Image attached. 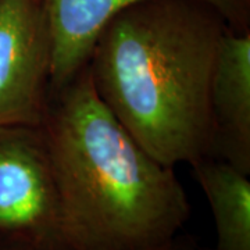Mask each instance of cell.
I'll return each instance as SVG.
<instances>
[{"label":"cell","instance_id":"6da1fadb","mask_svg":"<svg viewBox=\"0 0 250 250\" xmlns=\"http://www.w3.org/2000/svg\"><path fill=\"white\" fill-rule=\"evenodd\" d=\"M228 28L203 0H143L110 18L92 47L98 96L167 167L213 157L210 86Z\"/></svg>","mask_w":250,"mask_h":250},{"label":"cell","instance_id":"7a4b0ae2","mask_svg":"<svg viewBox=\"0 0 250 250\" xmlns=\"http://www.w3.org/2000/svg\"><path fill=\"white\" fill-rule=\"evenodd\" d=\"M41 126L59 195L56 250H157L181 233L190 203L175 168L120 124L86 65L50 89Z\"/></svg>","mask_w":250,"mask_h":250},{"label":"cell","instance_id":"3957f363","mask_svg":"<svg viewBox=\"0 0 250 250\" xmlns=\"http://www.w3.org/2000/svg\"><path fill=\"white\" fill-rule=\"evenodd\" d=\"M59 195L41 125L0 126V245L56 250Z\"/></svg>","mask_w":250,"mask_h":250},{"label":"cell","instance_id":"277c9868","mask_svg":"<svg viewBox=\"0 0 250 250\" xmlns=\"http://www.w3.org/2000/svg\"><path fill=\"white\" fill-rule=\"evenodd\" d=\"M52 59L42 0H0V126L42 124Z\"/></svg>","mask_w":250,"mask_h":250},{"label":"cell","instance_id":"5b68a950","mask_svg":"<svg viewBox=\"0 0 250 250\" xmlns=\"http://www.w3.org/2000/svg\"><path fill=\"white\" fill-rule=\"evenodd\" d=\"M143 0H42L49 21L53 59L50 89L67 83L86 65L99 32L110 18ZM235 31L250 29V0H203Z\"/></svg>","mask_w":250,"mask_h":250},{"label":"cell","instance_id":"8992f818","mask_svg":"<svg viewBox=\"0 0 250 250\" xmlns=\"http://www.w3.org/2000/svg\"><path fill=\"white\" fill-rule=\"evenodd\" d=\"M213 157L250 174V29L221 38L210 86Z\"/></svg>","mask_w":250,"mask_h":250},{"label":"cell","instance_id":"52a82bcc","mask_svg":"<svg viewBox=\"0 0 250 250\" xmlns=\"http://www.w3.org/2000/svg\"><path fill=\"white\" fill-rule=\"evenodd\" d=\"M192 168L214 217L213 250H250L249 175L215 157L196 161Z\"/></svg>","mask_w":250,"mask_h":250},{"label":"cell","instance_id":"ba28073f","mask_svg":"<svg viewBox=\"0 0 250 250\" xmlns=\"http://www.w3.org/2000/svg\"><path fill=\"white\" fill-rule=\"evenodd\" d=\"M0 250H29L24 249L21 246H11V245H0ZM157 250H199L195 239L189 235H182L179 233L178 236L171 241L168 245L163 246Z\"/></svg>","mask_w":250,"mask_h":250}]
</instances>
